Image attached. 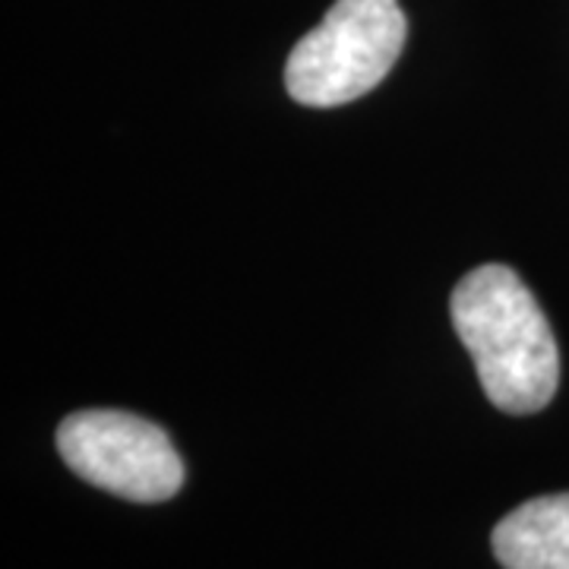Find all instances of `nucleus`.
<instances>
[{
	"label": "nucleus",
	"instance_id": "nucleus-1",
	"mask_svg": "<svg viewBox=\"0 0 569 569\" xmlns=\"http://www.w3.org/2000/svg\"><path fill=\"white\" fill-rule=\"evenodd\" d=\"M456 336L475 358L490 406L507 415H535L560 387V351L548 317L529 284L509 266L468 272L449 301Z\"/></svg>",
	"mask_w": 569,
	"mask_h": 569
},
{
	"label": "nucleus",
	"instance_id": "nucleus-2",
	"mask_svg": "<svg viewBox=\"0 0 569 569\" xmlns=\"http://www.w3.org/2000/svg\"><path fill=\"white\" fill-rule=\"evenodd\" d=\"M399 0H336L284 63V89L307 108H339L377 89L406 48Z\"/></svg>",
	"mask_w": 569,
	"mask_h": 569
},
{
	"label": "nucleus",
	"instance_id": "nucleus-3",
	"mask_svg": "<svg viewBox=\"0 0 569 569\" xmlns=\"http://www.w3.org/2000/svg\"><path fill=\"white\" fill-rule=\"evenodd\" d=\"M58 452L82 481L133 503L171 500L183 485V462L168 433L130 411L89 408L63 418Z\"/></svg>",
	"mask_w": 569,
	"mask_h": 569
},
{
	"label": "nucleus",
	"instance_id": "nucleus-4",
	"mask_svg": "<svg viewBox=\"0 0 569 569\" xmlns=\"http://www.w3.org/2000/svg\"><path fill=\"white\" fill-rule=\"evenodd\" d=\"M503 569H569V493L535 497L493 529Z\"/></svg>",
	"mask_w": 569,
	"mask_h": 569
}]
</instances>
